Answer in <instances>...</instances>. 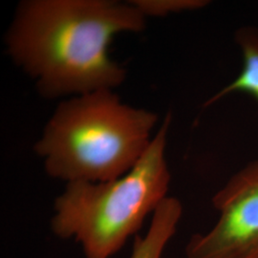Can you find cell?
Segmentation results:
<instances>
[{
    "label": "cell",
    "mask_w": 258,
    "mask_h": 258,
    "mask_svg": "<svg viewBox=\"0 0 258 258\" xmlns=\"http://www.w3.org/2000/svg\"><path fill=\"white\" fill-rule=\"evenodd\" d=\"M145 27L146 17L129 1L25 0L6 45L42 97H74L123 83L126 72L111 59L108 46L116 35Z\"/></svg>",
    "instance_id": "obj_1"
},
{
    "label": "cell",
    "mask_w": 258,
    "mask_h": 258,
    "mask_svg": "<svg viewBox=\"0 0 258 258\" xmlns=\"http://www.w3.org/2000/svg\"><path fill=\"white\" fill-rule=\"evenodd\" d=\"M170 121L167 114L145 154L126 174L108 182L66 184L55 198L50 222L56 237L78 242L84 258H110L138 234L148 214L167 197Z\"/></svg>",
    "instance_id": "obj_3"
},
{
    "label": "cell",
    "mask_w": 258,
    "mask_h": 258,
    "mask_svg": "<svg viewBox=\"0 0 258 258\" xmlns=\"http://www.w3.org/2000/svg\"><path fill=\"white\" fill-rule=\"evenodd\" d=\"M212 205L218 220L190 237L185 257L258 258V159L231 176Z\"/></svg>",
    "instance_id": "obj_4"
},
{
    "label": "cell",
    "mask_w": 258,
    "mask_h": 258,
    "mask_svg": "<svg viewBox=\"0 0 258 258\" xmlns=\"http://www.w3.org/2000/svg\"><path fill=\"white\" fill-rule=\"evenodd\" d=\"M129 2L146 18L197 11L210 4L208 0H130Z\"/></svg>",
    "instance_id": "obj_7"
},
{
    "label": "cell",
    "mask_w": 258,
    "mask_h": 258,
    "mask_svg": "<svg viewBox=\"0 0 258 258\" xmlns=\"http://www.w3.org/2000/svg\"><path fill=\"white\" fill-rule=\"evenodd\" d=\"M158 116L105 89L58 104L35 151L47 174L67 183L108 182L126 174L147 151Z\"/></svg>",
    "instance_id": "obj_2"
},
{
    "label": "cell",
    "mask_w": 258,
    "mask_h": 258,
    "mask_svg": "<svg viewBox=\"0 0 258 258\" xmlns=\"http://www.w3.org/2000/svg\"><path fill=\"white\" fill-rule=\"evenodd\" d=\"M182 213L181 202L167 196L153 212L147 233L135 236L130 258H162L166 245L175 234Z\"/></svg>",
    "instance_id": "obj_5"
},
{
    "label": "cell",
    "mask_w": 258,
    "mask_h": 258,
    "mask_svg": "<svg viewBox=\"0 0 258 258\" xmlns=\"http://www.w3.org/2000/svg\"><path fill=\"white\" fill-rule=\"evenodd\" d=\"M243 66L238 76L205 103L210 106L232 93H247L258 101V27L243 26L234 34Z\"/></svg>",
    "instance_id": "obj_6"
}]
</instances>
